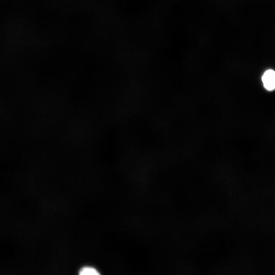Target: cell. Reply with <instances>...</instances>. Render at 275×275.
I'll use <instances>...</instances> for the list:
<instances>
[{
	"label": "cell",
	"instance_id": "cell-1",
	"mask_svg": "<svg viewBox=\"0 0 275 275\" xmlns=\"http://www.w3.org/2000/svg\"><path fill=\"white\" fill-rule=\"evenodd\" d=\"M262 82L265 88L271 91L275 87V73L271 69L266 71L262 77Z\"/></svg>",
	"mask_w": 275,
	"mask_h": 275
},
{
	"label": "cell",
	"instance_id": "cell-2",
	"mask_svg": "<svg viewBox=\"0 0 275 275\" xmlns=\"http://www.w3.org/2000/svg\"><path fill=\"white\" fill-rule=\"evenodd\" d=\"M79 274L80 275H98L100 273L96 268L93 267L85 266L79 270Z\"/></svg>",
	"mask_w": 275,
	"mask_h": 275
}]
</instances>
